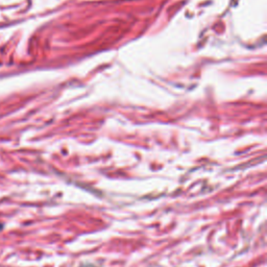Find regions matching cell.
Returning a JSON list of instances; mask_svg holds the SVG:
<instances>
[{"instance_id":"1","label":"cell","mask_w":267,"mask_h":267,"mask_svg":"<svg viewBox=\"0 0 267 267\" xmlns=\"http://www.w3.org/2000/svg\"><path fill=\"white\" fill-rule=\"evenodd\" d=\"M2 229V226H0V230H1Z\"/></svg>"}]
</instances>
